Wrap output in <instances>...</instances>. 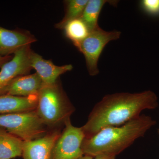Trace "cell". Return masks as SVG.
<instances>
[{
	"mask_svg": "<svg viewBox=\"0 0 159 159\" xmlns=\"http://www.w3.org/2000/svg\"><path fill=\"white\" fill-rule=\"evenodd\" d=\"M158 106L157 97L150 90L106 95L95 106L82 127L85 138L102 128L123 125L139 116L142 111L155 109Z\"/></svg>",
	"mask_w": 159,
	"mask_h": 159,
	"instance_id": "1",
	"label": "cell"
},
{
	"mask_svg": "<svg viewBox=\"0 0 159 159\" xmlns=\"http://www.w3.org/2000/svg\"><path fill=\"white\" fill-rule=\"evenodd\" d=\"M156 124L155 120L145 115H140L119 126L102 128L83 142L84 154L93 157L99 154L116 156L130 146L137 139L144 136Z\"/></svg>",
	"mask_w": 159,
	"mask_h": 159,
	"instance_id": "2",
	"label": "cell"
},
{
	"mask_svg": "<svg viewBox=\"0 0 159 159\" xmlns=\"http://www.w3.org/2000/svg\"><path fill=\"white\" fill-rule=\"evenodd\" d=\"M35 111L46 125L51 126L65 122L74 109L56 82L43 86L38 95Z\"/></svg>",
	"mask_w": 159,
	"mask_h": 159,
	"instance_id": "3",
	"label": "cell"
},
{
	"mask_svg": "<svg viewBox=\"0 0 159 159\" xmlns=\"http://www.w3.org/2000/svg\"><path fill=\"white\" fill-rule=\"evenodd\" d=\"M45 125L35 111L0 115V127L24 142L43 137Z\"/></svg>",
	"mask_w": 159,
	"mask_h": 159,
	"instance_id": "4",
	"label": "cell"
},
{
	"mask_svg": "<svg viewBox=\"0 0 159 159\" xmlns=\"http://www.w3.org/2000/svg\"><path fill=\"white\" fill-rule=\"evenodd\" d=\"M121 34L120 31H106L99 27L91 31L80 43L77 48L84 55L90 75L95 76L99 74L98 62L103 49L110 42L120 38Z\"/></svg>",
	"mask_w": 159,
	"mask_h": 159,
	"instance_id": "5",
	"label": "cell"
},
{
	"mask_svg": "<svg viewBox=\"0 0 159 159\" xmlns=\"http://www.w3.org/2000/svg\"><path fill=\"white\" fill-rule=\"evenodd\" d=\"M65 122V128L54 145L51 159H78L84 155L81 146L85 135L82 127L74 126L70 118Z\"/></svg>",
	"mask_w": 159,
	"mask_h": 159,
	"instance_id": "6",
	"label": "cell"
},
{
	"mask_svg": "<svg viewBox=\"0 0 159 159\" xmlns=\"http://www.w3.org/2000/svg\"><path fill=\"white\" fill-rule=\"evenodd\" d=\"M31 51V45L24 47L2 66L0 71V90L14 78L27 75L32 70L30 63Z\"/></svg>",
	"mask_w": 159,
	"mask_h": 159,
	"instance_id": "7",
	"label": "cell"
},
{
	"mask_svg": "<svg viewBox=\"0 0 159 159\" xmlns=\"http://www.w3.org/2000/svg\"><path fill=\"white\" fill-rule=\"evenodd\" d=\"M44 85L42 80L37 73L23 75L14 78L0 90V96L11 95L29 97L38 95Z\"/></svg>",
	"mask_w": 159,
	"mask_h": 159,
	"instance_id": "8",
	"label": "cell"
},
{
	"mask_svg": "<svg viewBox=\"0 0 159 159\" xmlns=\"http://www.w3.org/2000/svg\"><path fill=\"white\" fill-rule=\"evenodd\" d=\"M36 41L29 31L8 30L0 26V56H10Z\"/></svg>",
	"mask_w": 159,
	"mask_h": 159,
	"instance_id": "9",
	"label": "cell"
},
{
	"mask_svg": "<svg viewBox=\"0 0 159 159\" xmlns=\"http://www.w3.org/2000/svg\"><path fill=\"white\" fill-rule=\"evenodd\" d=\"M61 134L58 132L31 141L24 142V159H51L52 151Z\"/></svg>",
	"mask_w": 159,
	"mask_h": 159,
	"instance_id": "10",
	"label": "cell"
},
{
	"mask_svg": "<svg viewBox=\"0 0 159 159\" xmlns=\"http://www.w3.org/2000/svg\"><path fill=\"white\" fill-rule=\"evenodd\" d=\"M30 63L32 69L36 70V73L42 80L44 84L55 83L60 75L71 71L73 68L71 65H55L51 61L44 59L32 51L30 54Z\"/></svg>",
	"mask_w": 159,
	"mask_h": 159,
	"instance_id": "11",
	"label": "cell"
},
{
	"mask_svg": "<svg viewBox=\"0 0 159 159\" xmlns=\"http://www.w3.org/2000/svg\"><path fill=\"white\" fill-rule=\"evenodd\" d=\"M38 95L20 97L11 95L0 96V114L24 112L36 110Z\"/></svg>",
	"mask_w": 159,
	"mask_h": 159,
	"instance_id": "12",
	"label": "cell"
},
{
	"mask_svg": "<svg viewBox=\"0 0 159 159\" xmlns=\"http://www.w3.org/2000/svg\"><path fill=\"white\" fill-rule=\"evenodd\" d=\"M24 141L0 127V159L22 156Z\"/></svg>",
	"mask_w": 159,
	"mask_h": 159,
	"instance_id": "13",
	"label": "cell"
},
{
	"mask_svg": "<svg viewBox=\"0 0 159 159\" xmlns=\"http://www.w3.org/2000/svg\"><path fill=\"white\" fill-rule=\"evenodd\" d=\"M117 1L107 0H89L82 15L80 18L84 22L90 31L99 28L98 19L102 8L107 3L117 6Z\"/></svg>",
	"mask_w": 159,
	"mask_h": 159,
	"instance_id": "14",
	"label": "cell"
},
{
	"mask_svg": "<svg viewBox=\"0 0 159 159\" xmlns=\"http://www.w3.org/2000/svg\"><path fill=\"white\" fill-rule=\"evenodd\" d=\"M63 30L66 37L72 42L76 48L90 32L85 23L80 18L70 21Z\"/></svg>",
	"mask_w": 159,
	"mask_h": 159,
	"instance_id": "15",
	"label": "cell"
},
{
	"mask_svg": "<svg viewBox=\"0 0 159 159\" xmlns=\"http://www.w3.org/2000/svg\"><path fill=\"white\" fill-rule=\"evenodd\" d=\"M89 0H69L65 2L66 12L64 17L55 25V28L63 29L70 21L80 18L82 15Z\"/></svg>",
	"mask_w": 159,
	"mask_h": 159,
	"instance_id": "16",
	"label": "cell"
},
{
	"mask_svg": "<svg viewBox=\"0 0 159 159\" xmlns=\"http://www.w3.org/2000/svg\"><path fill=\"white\" fill-rule=\"evenodd\" d=\"M140 6L147 14L159 17V0H142Z\"/></svg>",
	"mask_w": 159,
	"mask_h": 159,
	"instance_id": "17",
	"label": "cell"
},
{
	"mask_svg": "<svg viewBox=\"0 0 159 159\" xmlns=\"http://www.w3.org/2000/svg\"><path fill=\"white\" fill-rule=\"evenodd\" d=\"M116 156L108 154H99L94 157L93 159H116Z\"/></svg>",
	"mask_w": 159,
	"mask_h": 159,
	"instance_id": "18",
	"label": "cell"
},
{
	"mask_svg": "<svg viewBox=\"0 0 159 159\" xmlns=\"http://www.w3.org/2000/svg\"><path fill=\"white\" fill-rule=\"evenodd\" d=\"M12 57H13L11 55L8 56H0V68L2 67L3 65L11 60Z\"/></svg>",
	"mask_w": 159,
	"mask_h": 159,
	"instance_id": "19",
	"label": "cell"
},
{
	"mask_svg": "<svg viewBox=\"0 0 159 159\" xmlns=\"http://www.w3.org/2000/svg\"><path fill=\"white\" fill-rule=\"evenodd\" d=\"M94 157L88 155H84L83 156L80 157L78 159H93Z\"/></svg>",
	"mask_w": 159,
	"mask_h": 159,
	"instance_id": "20",
	"label": "cell"
},
{
	"mask_svg": "<svg viewBox=\"0 0 159 159\" xmlns=\"http://www.w3.org/2000/svg\"><path fill=\"white\" fill-rule=\"evenodd\" d=\"M158 134H159V129L158 130Z\"/></svg>",
	"mask_w": 159,
	"mask_h": 159,
	"instance_id": "21",
	"label": "cell"
},
{
	"mask_svg": "<svg viewBox=\"0 0 159 159\" xmlns=\"http://www.w3.org/2000/svg\"></svg>",
	"mask_w": 159,
	"mask_h": 159,
	"instance_id": "22",
	"label": "cell"
}]
</instances>
